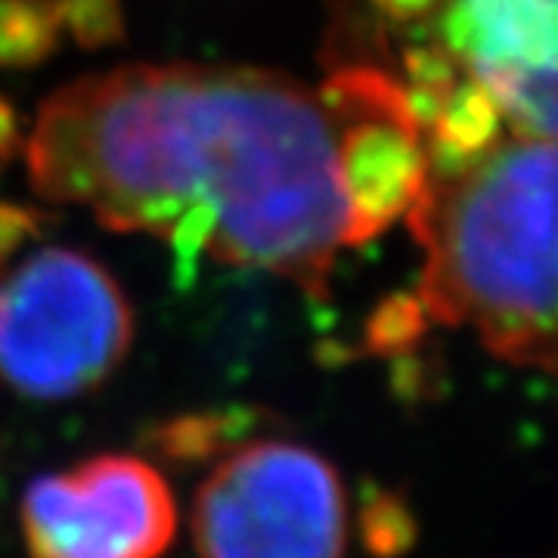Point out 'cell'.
Instances as JSON below:
<instances>
[{
    "label": "cell",
    "instance_id": "1",
    "mask_svg": "<svg viewBox=\"0 0 558 558\" xmlns=\"http://www.w3.org/2000/svg\"><path fill=\"white\" fill-rule=\"evenodd\" d=\"M341 119L292 75L252 65H121L60 87L25 143L40 199L102 227L255 267L329 299L351 242Z\"/></svg>",
    "mask_w": 558,
    "mask_h": 558
},
{
    "label": "cell",
    "instance_id": "2",
    "mask_svg": "<svg viewBox=\"0 0 558 558\" xmlns=\"http://www.w3.org/2000/svg\"><path fill=\"white\" fill-rule=\"evenodd\" d=\"M407 223L425 248L428 319L469 326L502 363L556 373V143L512 134L453 178L428 174Z\"/></svg>",
    "mask_w": 558,
    "mask_h": 558
},
{
    "label": "cell",
    "instance_id": "3",
    "mask_svg": "<svg viewBox=\"0 0 558 558\" xmlns=\"http://www.w3.org/2000/svg\"><path fill=\"white\" fill-rule=\"evenodd\" d=\"M134 314L116 277L75 248L0 270V379L32 400L94 391L128 357Z\"/></svg>",
    "mask_w": 558,
    "mask_h": 558
},
{
    "label": "cell",
    "instance_id": "4",
    "mask_svg": "<svg viewBox=\"0 0 558 558\" xmlns=\"http://www.w3.org/2000/svg\"><path fill=\"white\" fill-rule=\"evenodd\" d=\"M199 558H341L348 499L329 459L289 440L223 457L193 499Z\"/></svg>",
    "mask_w": 558,
    "mask_h": 558
},
{
    "label": "cell",
    "instance_id": "5",
    "mask_svg": "<svg viewBox=\"0 0 558 558\" xmlns=\"http://www.w3.org/2000/svg\"><path fill=\"white\" fill-rule=\"evenodd\" d=\"M22 534L32 558H161L178 534V506L156 465L94 457L28 484Z\"/></svg>",
    "mask_w": 558,
    "mask_h": 558
},
{
    "label": "cell",
    "instance_id": "6",
    "mask_svg": "<svg viewBox=\"0 0 558 558\" xmlns=\"http://www.w3.org/2000/svg\"><path fill=\"white\" fill-rule=\"evenodd\" d=\"M319 94L341 119L339 178L351 242L363 245L418 199L428 180L422 128L410 112L407 87L369 65L336 69Z\"/></svg>",
    "mask_w": 558,
    "mask_h": 558
},
{
    "label": "cell",
    "instance_id": "7",
    "mask_svg": "<svg viewBox=\"0 0 558 558\" xmlns=\"http://www.w3.org/2000/svg\"><path fill=\"white\" fill-rule=\"evenodd\" d=\"M440 47L512 121L515 137L556 140L558 0H444Z\"/></svg>",
    "mask_w": 558,
    "mask_h": 558
},
{
    "label": "cell",
    "instance_id": "8",
    "mask_svg": "<svg viewBox=\"0 0 558 558\" xmlns=\"http://www.w3.org/2000/svg\"><path fill=\"white\" fill-rule=\"evenodd\" d=\"M502 112L475 78L457 81L428 124L425 159L432 178H453L472 168L499 140Z\"/></svg>",
    "mask_w": 558,
    "mask_h": 558
},
{
    "label": "cell",
    "instance_id": "9",
    "mask_svg": "<svg viewBox=\"0 0 558 558\" xmlns=\"http://www.w3.org/2000/svg\"><path fill=\"white\" fill-rule=\"evenodd\" d=\"M57 0H0V65H38L60 44Z\"/></svg>",
    "mask_w": 558,
    "mask_h": 558
},
{
    "label": "cell",
    "instance_id": "10",
    "mask_svg": "<svg viewBox=\"0 0 558 558\" xmlns=\"http://www.w3.org/2000/svg\"><path fill=\"white\" fill-rule=\"evenodd\" d=\"M428 326V314L416 295H391L369 314L363 329V344L369 354L398 357L410 354Z\"/></svg>",
    "mask_w": 558,
    "mask_h": 558
},
{
    "label": "cell",
    "instance_id": "11",
    "mask_svg": "<svg viewBox=\"0 0 558 558\" xmlns=\"http://www.w3.org/2000/svg\"><path fill=\"white\" fill-rule=\"evenodd\" d=\"M236 416H220V413H202V416H183L174 422H165L156 435V444L165 457L178 462H196L211 457L218 447H223L230 435L240 428Z\"/></svg>",
    "mask_w": 558,
    "mask_h": 558
},
{
    "label": "cell",
    "instance_id": "12",
    "mask_svg": "<svg viewBox=\"0 0 558 558\" xmlns=\"http://www.w3.org/2000/svg\"><path fill=\"white\" fill-rule=\"evenodd\" d=\"M360 531H363V543L369 546V553L381 558L407 553L413 543V534H416L407 502L391 494H379L363 506Z\"/></svg>",
    "mask_w": 558,
    "mask_h": 558
},
{
    "label": "cell",
    "instance_id": "13",
    "mask_svg": "<svg viewBox=\"0 0 558 558\" xmlns=\"http://www.w3.org/2000/svg\"><path fill=\"white\" fill-rule=\"evenodd\" d=\"M60 3V20L65 32L81 47H102L121 40L124 20H121L119 0H57Z\"/></svg>",
    "mask_w": 558,
    "mask_h": 558
},
{
    "label": "cell",
    "instance_id": "14",
    "mask_svg": "<svg viewBox=\"0 0 558 558\" xmlns=\"http://www.w3.org/2000/svg\"><path fill=\"white\" fill-rule=\"evenodd\" d=\"M44 223L47 218L38 208L0 202V270H7L10 260L16 258L28 242L38 240L44 233Z\"/></svg>",
    "mask_w": 558,
    "mask_h": 558
},
{
    "label": "cell",
    "instance_id": "15",
    "mask_svg": "<svg viewBox=\"0 0 558 558\" xmlns=\"http://www.w3.org/2000/svg\"><path fill=\"white\" fill-rule=\"evenodd\" d=\"M373 3L385 13V20L398 22V25H413V22L432 20L444 0H373Z\"/></svg>",
    "mask_w": 558,
    "mask_h": 558
},
{
    "label": "cell",
    "instance_id": "16",
    "mask_svg": "<svg viewBox=\"0 0 558 558\" xmlns=\"http://www.w3.org/2000/svg\"><path fill=\"white\" fill-rule=\"evenodd\" d=\"M20 149V124L13 106L0 97V159H10Z\"/></svg>",
    "mask_w": 558,
    "mask_h": 558
}]
</instances>
